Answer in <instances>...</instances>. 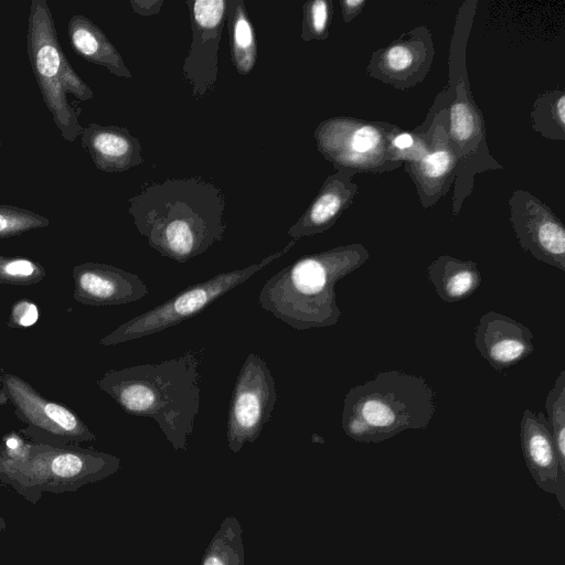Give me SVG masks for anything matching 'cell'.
I'll use <instances>...</instances> for the list:
<instances>
[{"mask_svg":"<svg viewBox=\"0 0 565 565\" xmlns=\"http://www.w3.org/2000/svg\"><path fill=\"white\" fill-rule=\"evenodd\" d=\"M128 203V213L149 246L178 263L224 238L226 195L201 177L146 183Z\"/></svg>","mask_w":565,"mask_h":565,"instance_id":"cell-1","label":"cell"},{"mask_svg":"<svg viewBox=\"0 0 565 565\" xmlns=\"http://www.w3.org/2000/svg\"><path fill=\"white\" fill-rule=\"evenodd\" d=\"M203 348L157 364L107 371L97 382L127 414L158 423L175 450H186L201 402Z\"/></svg>","mask_w":565,"mask_h":565,"instance_id":"cell-2","label":"cell"},{"mask_svg":"<svg viewBox=\"0 0 565 565\" xmlns=\"http://www.w3.org/2000/svg\"><path fill=\"white\" fill-rule=\"evenodd\" d=\"M369 258L370 253L361 243L305 255L264 284L259 306L298 331L334 326L341 317L337 282Z\"/></svg>","mask_w":565,"mask_h":565,"instance_id":"cell-3","label":"cell"},{"mask_svg":"<svg viewBox=\"0 0 565 565\" xmlns=\"http://www.w3.org/2000/svg\"><path fill=\"white\" fill-rule=\"evenodd\" d=\"M477 8L476 0L465 1L459 7L448 54V81L445 85L449 90L447 131L457 160L451 195L452 216L459 215L478 174L503 169L490 153L486 120L473 98L468 76L467 46Z\"/></svg>","mask_w":565,"mask_h":565,"instance_id":"cell-4","label":"cell"},{"mask_svg":"<svg viewBox=\"0 0 565 565\" xmlns=\"http://www.w3.org/2000/svg\"><path fill=\"white\" fill-rule=\"evenodd\" d=\"M436 407V392L424 377L384 371L348 391L341 425L358 443H382L404 430L426 429Z\"/></svg>","mask_w":565,"mask_h":565,"instance_id":"cell-5","label":"cell"},{"mask_svg":"<svg viewBox=\"0 0 565 565\" xmlns=\"http://www.w3.org/2000/svg\"><path fill=\"white\" fill-rule=\"evenodd\" d=\"M119 468L118 457L81 446L23 441L13 452H0V481L32 503L43 493L74 492L110 477Z\"/></svg>","mask_w":565,"mask_h":565,"instance_id":"cell-6","label":"cell"},{"mask_svg":"<svg viewBox=\"0 0 565 565\" xmlns=\"http://www.w3.org/2000/svg\"><path fill=\"white\" fill-rule=\"evenodd\" d=\"M26 51L30 65L54 124L64 140L73 142L83 131L82 109L70 102L94 97L92 88L75 72L57 39L52 11L45 0H32L28 18Z\"/></svg>","mask_w":565,"mask_h":565,"instance_id":"cell-7","label":"cell"},{"mask_svg":"<svg viewBox=\"0 0 565 565\" xmlns=\"http://www.w3.org/2000/svg\"><path fill=\"white\" fill-rule=\"evenodd\" d=\"M397 125L351 116H333L318 124L313 138L318 152L335 171L350 177L381 174L403 166L392 154L390 140Z\"/></svg>","mask_w":565,"mask_h":565,"instance_id":"cell-8","label":"cell"},{"mask_svg":"<svg viewBox=\"0 0 565 565\" xmlns=\"http://www.w3.org/2000/svg\"><path fill=\"white\" fill-rule=\"evenodd\" d=\"M296 242V239H291L281 250L263 258L258 263L244 268L223 271L207 280L189 286L167 301L121 323L100 339V345L109 347L137 340L163 331L199 315L216 299L284 256Z\"/></svg>","mask_w":565,"mask_h":565,"instance_id":"cell-9","label":"cell"},{"mask_svg":"<svg viewBox=\"0 0 565 565\" xmlns=\"http://www.w3.org/2000/svg\"><path fill=\"white\" fill-rule=\"evenodd\" d=\"M0 382V399L12 404L15 415L26 425L22 431L32 443L68 447L96 440V435L71 408L43 397L23 379L3 374Z\"/></svg>","mask_w":565,"mask_h":565,"instance_id":"cell-10","label":"cell"},{"mask_svg":"<svg viewBox=\"0 0 565 565\" xmlns=\"http://www.w3.org/2000/svg\"><path fill=\"white\" fill-rule=\"evenodd\" d=\"M277 402L275 379L266 361L249 353L236 377L226 424L227 446L239 452L254 443L271 418Z\"/></svg>","mask_w":565,"mask_h":565,"instance_id":"cell-11","label":"cell"},{"mask_svg":"<svg viewBox=\"0 0 565 565\" xmlns=\"http://www.w3.org/2000/svg\"><path fill=\"white\" fill-rule=\"evenodd\" d=\"M448 99L449 90L444 86L418 126L425 130L427 150L418 160L403 164L423 209L435 206L448 194L455 181L457 160L447 131Z\"/></svg>","mask_w":565,"mask_h":565,"instance_id":"cell-12","label":"cell"},{"mask_svg":"<svg viewBox=\"0 0 565 565\" xmlns=\"http://www.w3.org/2000/svg\"><path fill=\"white\" fill-rule=\"evenodd\" d=\"M192 40L182 74L195 100L214 92L218 73V49L226 19L227 0H186Z\"/></svg>","mask_w":565,"mask_h":565,"instance_id":"cell-13","label":"cell"},{"mask_svg":"<svg viewBox=\"0 0 565 565\" xmlns=\"http://www.w3.org/2000/svg\"><path fill=\"white\" fill-rule=\"evenodd\" d=\"M510 223L521 248L537 260L565 271V227L553 210L523 189L508 200Z\"/></svg>","mask_w":565,"mask_h":565,"instance_id":"cell-14","label":"cell"},{"mask_svg":"<svg viewBox=\"0 0 565 565\" xmlns=\"http://www.w3.org/2000/svg\"><path fill=\"white\" fill-rule=\"evenodd\" d=\"M434 56L433 35L426 25H419L375 50L365 72L371 78L397 90H408L424 82Z\"/></svg>","mask_w":565,"mask_h":565,"instance_id":"cell-15","label":"cell"},{"mask_svg":"<svg viewBox=\"0 0 565 565\" xmlns=\"http://www.w3.org/2000/svg\"><path fill=\"white\" fill-rule=\"evenodd\" d=\"M73 298L87 306L126 305L149 294L135 274L108 264L86 262L72 269Z\"/></svg>","mask_w":565,"mask_h":565,"instance_id":"cell-16","label":"cell"},{"mask_svg":"<svg viewBox=\"0 0 565 565\" xmlns=\"http://www.w3.org/2000/svg\"><path fill=\"white\" fill-rule=\"evenodd\" d=\"M521 448L525 465L536 486L555 494L565 509V472L561 469L551 426L542 412L525 409L520 425Z\"/></svg>","mask_w":565,"mask_h":565,"instance_id":"cell-17","label":"cell"},{"mask_svg":"<svg viewBox=\"0 0 565 565\" xmlns=\"http://www.w3.org/2000/svg\"><path fill=\"white\" fill-rule=\"evenodd\" d=\"M475 343L481 356L497 371L514 366L534 351L532 331L495 311L483 313L479 319Z\"/></svg>","mask_w":565,"mask_h":565,"instance_id":"cell-18","label":"cell"},{"mask_svg":"<svg viewBox=\"0 0 565 565\" xmlns=\"http://www.w3.org/2000/svg\"><path fill=\"white\" fill-rule=\"evenodd\" d=\"M358 192L359 186L349 174L341 171L329 174L317 195L289 227L288 236L298 241L327 232L353 204Z\"/></svg>","mask_w":565,"mask_h":565,"instance_id":"cell-19","label":"cell"},{"mask_svg":"<svg viewBox=\"0 0 565 565\" xmlns=\"http://www.w3.org/2000/svg\"><path fill=\"white\" fill-rule=\"evenodd\" d=\"M79 138L96 169L103 172H124L143 162L139 139L126 127L94 122L83 128Z\"/></svg>","mask_w":565,"mask_h":565,"instance_id":"cell-20","label":"cell"},{"mask_svg":"<svg viewBox=\"0 0 565 565\" xmlns=\"http://www.w3.org/2000/svg\"><path fill=\"white\" fill-rule=\"evenodd\" d=\"M67 35L74 52L83 60L102 66L118 77H132L119 51L87 17L74 14L70 18Z\"/></svg>","mask_w":565,"mask_h":565,"instance_id":"cell-21","label":"cell"},{"mask_svg":"<svg viewBox=\"0 0 565 565\" xmlns=\"http://www.w3.org/2000/svg\"><path fill=\"white\" fill-rule=\"evenodd\" d=\"M428 280L438 297L447 302H458L471 296L480 286L482 277L472 260H462L440 255L427 267Z\"/></svg>","mask_w":565,"mask_h":565,"instance_id":"cell-22","label":"cell"},{"mask_svg":"<svg viewBox=\"0 0 565 565\" xmlns=\"http://www.w3.org/2000/svg\"><path fill=\"white\" fill-rule=\"evenodd\" d=\"M226 25L231 61L239 75H248L257 61V41L254 25L243 0H227Z\"/></svg>","mask_w":565,"mask_h":565,"instance_id":"cell-23","label":"cell"},{"mask_svg":"<svg viewBox=\"0 0 565 565\" xmlns=\"http://www.w3.org/2000/svg\"><path fill=\"white\" fill-rule=\"evenodd\" d=\"M531 128L551 141H565V90L553 88L540 94L530 111Z\"/></svg>","mask_w":565,"mask_h":565,"instance_id":"cell-24","label":"cell"},{"mask_svg":"<svg viewBox=\"0 0 565 565\" xmlns=\"http://www.w3.org/2000/svg\"><path fill=\"white\" fill-rule=\"evenodd\" d=\"M201 565H245L243 530L238 520L226 516L201 561Z\"/></svg>","mask_w":565,"mask_h":565,"instance_id":"cell-25","label":"cell"},{"mask_svg":"<svg viewBox=\"0 0 565 565\" xmlns=\"http://www.w3.org/2000/svg\"><path fill=\"white\" fill-rule=\"evenodd\" d=\"M545 409L561 469L565 472V371L547 392Z\"/></svg>","mask_w":565,"mask_h":565,"instance_id":"cell-26","label":"cell"},{"mask_svg":"<svg viewBox=\"0 0 565 565\" xmlns=\"http://www.w3.org/2000/svg\"><path fill=\"white\" fill-rule=\"evenodd\" d=\"M332 15V0L306 1L302 6L300 38L305 42L327 40Z\"/></svg>","mask_w":565,"mask_h":565,"instance_id":"cell-27","label":"cell"},{"mask_svg":"<svg viewBox=\"0 0 565 565\" xmlns=\"http://www.w3.org/2000/svg\"><path fill=\"white\" fill-rule=\"evenodd\" d=\"M44 267L28 257L0 256V284L31 286L44 279Z\"/></svg>","mask_w":565,"mask_h":565,"instance_id":"cell-28","label":"cell"},{"mask_svg":"<svg viewBox=\"0 0 565 565\" xmlns=\"http://www.w3.org/2000/svg\"><path fill=\"white\" fill-rule=\"evenodd\" d=\"M50 220L33 211L0 204V238L19 236L49 226Z\"/></svg>","mask_w":565,"mask_h":565,"instance_id":"cell-29","label":"cell"},{"mask_svg":"<svg viewBox=\"0 0 565 565\" xmlns=\"http://www.w3.org/2000/svg\"><path fill=\"white\" fill-rule=\"evenodd\" d=\"M39 309L36 303L28 299L15 301L11 309L7 326L12 329L28 328L36 323Z\"/></svg>","mask_w":565,"mask_h":565,"instance_id":"cell-30","label":"cell"},{"mask_svg":"<svg viewBox=\"0 0 565 565\" xmlns=\"http://www.w3.org/2000/svg\"><path fill=\"white\" fill-rule=\"evenodd\" d=\"M129 4L138 15L153 17L160 12L163 0H130Z\"/></svg>","mask_w":565,"mask_h":565,"instance_id":"cell-31","label":"cell"},{"mask_svg":"<svg viewBox=\"0 0 565 565\" xmlns=\"http://www.w3.org/2000/svg\"><path fill=\"white\" fill-rule=\"evenodd\" d=\"M342 20L344 23H350L355 19L367 4L366 0H340L339 1Z\"/></svg>","mask_w":565,"mask_h":565,"instance_id":"cell-32","label":"cell"},{"mask_svg":"<svg viewBox=\"0 0 565 565\" xmlns=\"http://www.w3.org/2000/svg\"><path fill=\"white\" fill-rule=\"evenodd\" d=\"M7 529V522L6 520L0 515V532L4 531Z\"/></svg>","mask_w":565,"mask_h":565,"instance_id":"cell-33","label":"cell"},{"mask_svg":"<svg viewBox=\"0 0 565 565\" xmlns=\"http://www.w3.org/2000/svg\"><path fill=\"white\" fill-rule=\"evenodd\" d=\"M0 148H1V139H0Z\"/></svg>","mask_w":565,"mask_h":565,"instance_id":"cell-34","label":"cell"},{"mask_svg":"<svg viewBox=\"0 0 565 565\" xmlns=\"http://www.w3.org/2000/svg\"><path fill=\"white\" fill-rule=\"evenodd\" d=\"M0 377H1V375H0Z\"/></svg>","mask_w":565,"mask_h":565,"instance_id":"cell-35","label":"cell"}]
</instances>
